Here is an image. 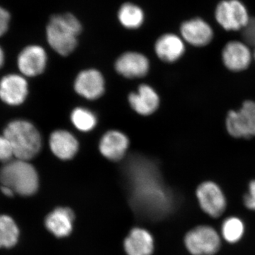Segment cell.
I'll list each match as a JSON object with an SVG mask.
<instances>
[{
  "instance_id": "cell-1",
  "label": "cell",
  "mask_w": 255,
  "mask_h": 255,
  "mask_svg": "<svg viewBox=\"0 0 255 255\" xmlns=\"http://www.w3.org/2000/svg\"><path fill=\"white\" fill-rule=\"evenodd\" d=\"M126 172L131 188V198L137 208L157 217L169 212L172 205V196L153 162L135 156L128 162Z\"/></svg>"
},
{
  "instance_id": "cell-26",
  "label": "cell",
  "mask_w": 255,
  "mask_h": 255,
  "mask_svg": "<svg viewBox=\"0 0 255 255\" xmlns=\"http://www.w3.org/2000/svg\"><path fill=\"white\" fill-rule=\"evenodd\" d=\"M14 157L9 140L4 135H0V162H8Z\"/></svg>"
},
{
  "instance_id": "cell-22",
  "label": "cell",
  "mask_w": 255,
  "mask_h": 255,
  "mask_svg": "<svg viewBox=\"0 0 255 255\" xmlns=\"http://www.w3.org/2000/svg\"><path fill=\"white\" fill-rule=\"evenodd\" d=\"M20 231L12 217L0 215V249L13 248L18 243Z\"/></svg>"
},
{
  "instance_id": "cell-4",
  "label": "cell",
  "mask_w": 255,
  "mask_h": 255,
  "mask_svg": "<svg viewBox=\"0 0 255 255\" xmlns=\"http://www.w3.org/2000/svg\"><path fill=\"white\" fill-rule=\"evenodd\" d=\"M0 183L11 188L15 194L28 196L38 191L39 178L36 169L28 161L11 159L0 169Z\"/></svg>"
},
{
  "instance_id": "cell-25",
  "label": "cell",
  "mask_w": 255,
  "mask_h": 255,
  "mask_svg": "<svg viewBox=\"0 0 255 255\" xmlns=\"http://www.w3.org/2000/svg\"><path fill=\"white\" fill-rule=\"evenodd\" d=\"M241 33L245 43L249 46L255 47V17H251Z\"/></svg>"
},
{
  "instance_id": "cell-11",
  "label": "cell",
  "mask_w": 255,
  "mask_h": 255,
  "mask_svg": "<svg viewBox=\"0 0 255 255\" xmlns=\"http://www.w3.org/2000/svg\"><path fill=\"white\" fill-rule=\"evenodd\" d=\"M48 56L44 48L38 45L26 46L17 58L18 70L21 75L33 78L43 73L46 68Z\"/></svg>"
},
{
  "instance_id": "cell-23",
  "label": "cell",
  "mask_w": 255,
  "mask_h": 255,
  "mask_svg": "<svg viewBox=\"0 0 255 255\" xmlns=\"http://www.w3.org/2000/svg\"><path fill=\"white\" fill-rule=\"evenodd\" d=\"M245 233L244 221L238 216H229L223 221L220 234L226 243L236 244L243 239Z\"/></svg>"
},
{
  "instance_id": "cell-8",
  "label": "cell",
  "mask_w": 255,
  "mask_h": 255,
  "mask_svg": "<svg viewBox=\"0 0 255 255\" xmlns=\"http://www.w3.org/2000/svg\"><path fill=\"white\" fill-rule=\"evenodd\" d=\"M215 18L227 31H242L251 19L248 10L241 0H222L216 6Z\"/></svg>"
},
{
  "instance_id": "cell-3",
  "label": "cell",
  "mask_w": 255,
  "mask_h": 255,
  "mask_svg": "<svg viewBox=\"0 0 255 255\" xmlns=\"http://www.w3.org/2000/svg\"><path fill=\"white\" fill-rule=\"evenodd\" d=\"M3 135L9 140L16 159L30 160L41 150V134L27 121H12L5 128Z\"/></svg>"
},
{
  "instance_id": "cell-2",
  "label": "cell",
  "mask_w": 255,
  "mask_h": 255,
  "mask_svg": "<svg viewBox=\"0 0 255 255\" xmlns=\"http://www.w3.org/2000/svg\"><path fill=\"white\" fill-rule=\"evenodd\" d=\"M82 25L70 13L53 15L46 26V38L49 46L62 56L71 54L78 46Z\"/></svg>"
},
{
  "instance_id": "cell-14",
  "label": "cell",
  "mask_w": 255,
  "mask_h": 255,
  "mask_svg": "<svg viewBox=\"0 0 255 255\" xmlns=\"http://www.w3.org/2000/svg\"><path fill=\"white\" fill-rule=\"evenodd\" d=\"M75 92L89 100H95L103 95L105 82L103 75L95 69L83 70L79 73L74 84Z\"/></svg>"
},
{
  "instance_id": "cell-24",
  "label": "cell",
  "mask_w": 255,
  "mask_h": 255,
  "mask_svg": "<svg viewBox=\"0 0 255 255\" xmlns=\"http://www.w3.org/2000/svg\"><path fill=\"white\" fill-rule=\"evenodd\" d=\"M72 123L78 130L82 132L91 131L97 124V118L95 114L86 108L78 107L71 114Z\"/></svg>"
},
{
  "instance_id": "cell-9",
  "label": "cell",
  "mask_w": 255,
  "mask_h": 255,
  "mask_svg": "<svg viewBox=\"0 0 255 255\" xmlns=\"http://www.w3.org/2000/svg\"><path fill=\"white\" fill-rule=\"evenodd\" d=\"M221 60L229 71L242 73L250 68L254 57L250 46L244 41H231L223 47Z\"/></svg>"
},
{
  "instance_id": "cell-15",
  "label": "cell",
  "mask_w": 255,
  "mask_h": 255,
  "mask_svg": "<svg viewBox=\"0 0 255 255\" xmlns=\"http://www.w3.org/2000/svg\"><path fill=\"white\" fill-rule=\"evenodd\" d=\"M154 48L157 58L167 63H176L186 52L185 42L182 37L172 33L159 36Z\"/></svg>"
},
{
  "instance_id": "cell-16",
  "label": "cell",
  "mask_w": 255,
  "mask_h": 255,
  "mask_svg": "<svg viewBox=\"0 0 255 255\" xmlns=\"http://www.w3.org/2000/svg\"><path fill=\"white\" fill-rule=\"evenodd\" d=\"M129 147V140L124 132L110 130L102 137L99 148L105 158L117 162L123 159Z\"/></svg>"
},
{
  "instance_id": "cell-29",
  "label": "cell",
  "mask_w": 255,
  "mask_h": 255,
  "mask_svg": "<svg viewBox=\"0 0 255 255\" xmlns=\"http://www.w3.org/2000/svg\"><path fill=\"white\" fill-rule=\"evenodd\" d=\"M1 191L2 194L7 197H11L15 194L14 191L11 188L6 187V186L1 185Z\"/></svg>"
},
{
  "instance_id": "cell-30",
  "label": "cell",
  "mask_w": 255,
  "mask_h": 255,
  "mask_svg": "<svg viewBox=\"0 0 255 255\" xmlns=\"http://www.w3.org/2000/svg\"><path fill=\"white\" fill-rule=\"evenodd\" d=\"M4 51L1 49V47H0V69H1L2 65H4Z\"/></svg>"
},
{
  "instance_id": "cell-18",
  "label": "cell",
  "mask_w": 255,
  "mask_h": 255,
  "mask_svg": "<svg viewBox=\"0 0 255 255\" xmlns=\"http://www.w3.org/2000/svg\"><path fill=\"white\" fill-rule=\"evenodd\" d=\"M49 146L52 152L62 160L73 159L79 150L78 139L65 130H57L52 132Z\"/></svg>"
},
{
  "instance_id": "cell-21",
  "label": "cell",
  "mask_w": 255,
  "mask_h": 255,
  "mask_svg": "<svg viewBox=\"0 0 255 255\" xmlns=\"http://www.w3.org/2000/svg\"><path fill=\"white\" fill-rule=\"evenodd\" d=\"M117 18L124 28L136 30L145 22V15L139 5L132 2H125L119 7Z\"/></svg>"
},
{
  "instance_id": "cell-7",
  "label": "cell",
  "mask_w": 255,
  "mask_h": 255,
  "mask_svg": "<svg viewBox=\"0 0 255 255\" xmlns=\"http://www.w3.org/2000/svg\"><path fill=\"white\" fill-rule=\"evenodd\" d=\"M195 194L201 211L209 217L218 219L227 209L226 194L221 186L214 181L201 182L196 187Z\"/></svg>"
},
{
  "instance_id": "cell-6",
  "label": "cell",
  "mask_w": 255,
  "mask_h": 255,
  "mask_svg": "<svg viewBox=\"0 0 255 255\" xmlns=\"http://www.w3.org/2000/svg\"><path fill=\"white\" fill-rule=\"evenodd\" d=\"M225 127L234 138L255 137V100L244 101L239 110L229 111L225 119Z\"/></svg>"
},
{
  "instance_id": "cell-19",
  "label": "cell",
  "mask_w": 255,
  "mask_h": 255,
  "mask_svg": "<svg viewBox=\"0 0 255 255\" xmlns=\"http://www.w3.org/2000/svg\"><path fill=\"white\" fill-rule=\"evenodd\" d=\"M74 214L68 208H57L47 216L45 225L50 233L58 238L66 237L73 230Z\"/></svg>"
},
{
  "instance_id": "cell-5",
  "label": "cell",
  "mask_w": 255,
  "mask_h": 255,
  "mask_svg": "<svg viewBox=\"0 0 255 255\" xmlns=\"http://www.w3.org/2000/svg\"><path fill=\"white\" fill-rule=\"evenodd\" d=\"M221 234L209 225H199L184 236L186 249L191 255H215L221 248Z\"/></svg>"
},
{
  "instance_id": "cell-27",
  "label": "cell",
  "mask_w": 255,
  "mask_h": 255,
  "mask_svg": "<svg viewBox=\"0 0 255 255\" xmlns=\"http://www.w3.org/2000/svg\"><path fill=\"white\" fill-rule=\"evenodd\" d=\"M243 204L247 209L255 211V179L248 184V190L243 196Z\"/></svg>"
},
{
  "instance_id": "cell-17",
  "label": "cell",
  "mask_w": 255,
  "mask_h": 255,
  "mask_svg": "<svg viewBox=\"0 0 255 255\" xmlns=\"http://www.w3.org/2000/svg\"><path fill=\"white\" fill-rule=\"evenodd\" d=\"M128 102L132 110L142 116H149L158 110L160 100L157 92L148 85H141L137 92H132L128 97Z\"/></svg>"
},
{
  "instance_id": "cell-28",
  "label": "cell",
  "mask_w": 255,
  "mask_h": 255,
  "mask_svg": "<svg viewBox=\"0 0 255 255\" xmlns=\"http://www.w3.org/2000/svg\"><path fill=\"white\" fill-rule=\"evenodd\" d=\"M10 14L6 9L0 6V36H3L9 28Z\"/></svg>"
},
{
  "instance_id": "cell-20",
  "label": "cell",
  "mask_w": 255,
  "mask_h": 255,
  "mask_svg": "<svg viewBox=\"0 0 255 255\" xmlns=\"http://www.w3.org/2000/svg\"><path fill=\"white\" fill-rule=\"evenodd\" d=\"M128 255H151L154 250V240L148 231L134 228L124 242Z\"/></svg>"
},
{
  "instance_id": "cell-31",
  "label": "cell",
  "mask_w": 255,
  "mask_h": 255,
  "mask_svg": "<svg viewBox=\"0 0 255 255\" xmlns=\"http://www.w3.org/2000/svg\"><path fill=\"white\" fill-rule=\"evenodd\" d=\"M253 57H254V60H255V50L254 53H253Z\"/></svg>"
},
{
  "instance_id": "cell-13",
  "label": "cell",
  "mask_w": 255,
  "mask_h": 255,
  "mask_svg": "<svg viewBox=\"0 0 255 255\" xmlns=\"http://www.w3.org/2000/svg\"><path fill=\"white\" fill-rule=\"evenodd\" d=\"M115 69L126 78H142L148 73L150 61L145 55L138 52H126L116 61Z\"/></svg>"
},
{
  "instance_id": "cell-10",
  "label": "cell",
  "mask_w": 255,
  "mask_h": 255,
  "mask_svg": "<svg viewBox=\"0 0 255 255\" xmlns=\"http://www.w3.org/2000/svg\"><path fill=\"white\" fill-rule=\"evenodd\" d=\"M179 31L184 42L197 48L208 46L214 39V32L211 25L199 17L182 22Z\"/></svg>"
},
{
  "instance_id": "cell-12",
  "label": "cell",
  "mask_w": 255,
  "mask_h": 255,
  "mask_svg": "<svg viewBox=\"0 0 255 255\" xmlns=\"http://www.w3.org/2000/svg\"><path fill=\"white\" fill-rule=\"evenodd\" d=\"M28 94V85L22 75L9 74L0 80V99L9 106L21 105Z\"/></svg>"
}]
</instances>
